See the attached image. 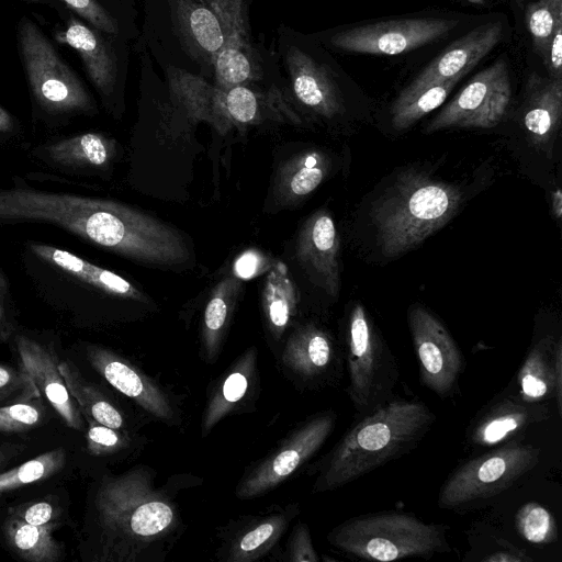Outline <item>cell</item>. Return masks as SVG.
Masks as SVG:
<instances>
[{
	"label": "cell",
	"instance_id": "obj_51",
	"mask_svg": "<svg viewBox=\"0 0 562 562\" xmlns=\"http://www.w3.org/2000/svg\"><path fill=\"white\" fill-rule=\"evenodd\" d=\"M552 212H553V215L558 220L561 218V215H562V194H561V190L560 189H557L552 193Z\"/></svg>",
	"mask_w": 562,
	"mask_h": 562
},
{
	"label": "cell",
	"instance_id": "obj_37",
	"mask_svg": "<svg viewBox=\"0 0 562 562\" xmlns=\"http://www.w3.org/2000/svg\"><path fill=\"white\" fill-rule=\"evenodd\" d=\"M54 417L56 414L42 397L8 404L0 407V434L31 432L46 426Z\"/></svg>",
	"mask_w": 562,
	"mask_h": 562
},
{
	"label": "cell",
	"instance_id": "obj_9",
	"mask_svg": "<svg viewBox=\"0 0 562 562\" xmlns=\"http://www.w3.org/2000/svg\"><path fill=\"white\" fill-rule=\"evenodd\" d=\"M541 450L514 439L460 464L439 490L441 509L465 512L493 498L532 471Z\"/></svg>",
	"mask_w": 562,
	"mask_h": 562
},
{
	"label": "cell",
	"instance_id": "obj_24",
	"mask_svg": "<svg viewBox=\"0 0 562 562\" xmlns=\"http://www.w3.org/2000/svg\"><path fill=\"white\" fill-rule=\"evenodd\" d=\"M519 395L524 401L554 400L562 413V338L546 336L532 345L518 372Z\"/></svg>",
	"mask_w": 562,
	"mask_h": 562
},
{
	"label": "cell",
	"instance_id": "obj_7",
	"mask_svg": "<svg viewBox=\"0 0 562 562\" xmlns=\"http://www.w3.org/2000/svg\"><path fill=\"white\" fill-rule=\"evenodd\" d=\"M19 42L34 113L52 125H60L95 112L85 85L29 19L19 25Z\"/></svg>",
	"mask_w": 562,
	"mask_h": 562
},
{
	"label": "cell",
	"instance_id": "obj_28",
	"mask_svg": "<svg viewBox=\"0 0 562 562\" xmlns=\"http://www.w3.org/2000/svg\"><path fill=\"white\" fill-rule=\"evenodd\" d=\"M57 526H36L25 522L8 508L0 522V540L16 558L30 562H57L65 549L53 535Z\"/></svg>",
	"mask_w": 562,
	"mask_h": 562
},
{
	"label": "cell",
	"instance_id": "obj_17",
	"mask_svg": "<svg viewBox=\"0 0 562 562\" xmlns=\"http://www.w3.org/2000/svg\"><path fill=\"white\" fill-rule=\"evenodd\" d=\"M550 407L520 397H504L479 413L469 425L467 447L473 450L492 449L517 439L529 426L549 419Z\"/></svg>",
	"mask_w": 562,
	"mask_h": 562
},
{
	"label": "cell",
	"instance_id": "obj_46",
	"mask_svg": "<svg viewBox=\"0 0 562 562\" xmlns=\"http://www.w3.org/2000/svg\"><path fill=\"white\" fill-rule=\"evenodd\" d=\"M543 64L549 77L562 78V19L554 26Z\"/></svg>",
	"mask_w": 562,
	"mask_h": 562
},
{
	"label": "cell",
	"instance_id": "obj_10",
	"mask_svg": "<svg viewBox=\"0 0 562 562\" xmlns=\"http://www.w3.org/2000/svg\"><path fill=\"white\" fill-rule=\"evenodd\" d=\"M510 97L508 65L498 58L458 92L427 125L426 132L451 127L491 128L504 117Z\"/></svg>",
	"mask_w": 562,
	"mask_h": 562
},
{
	"label": "cell",
	"instance_id": "obj_53",
	"mask_svg": "<svg viewBox=\"0 0 562 562\" xmlns=\"http://www.w3.org/2000/svg\"><path fill=\"white\" fill-rule=\"evenodd\" d=\"M517 2H518V3H521V2H522V0H517Z\"/></svg>",
	"mask_w": 562,
	"mask_h": 562
},
{
	"label": "cell",
	"instance_id": "obj_3",
	"mask_svg": "<svg viewBox=\"0 0 562 562\" xmlns=\"http://www.w3.org/2000/svg\"><path fill=\"white\" fill-rule=\"evenodd\" d=\"M21 262L37 295L70 315L74 323L81 322L97 299L146 302V296L120 274L52 245L26 241Z\"/></svg>",
	"mask_w": 562,
	"mask_h": 562
},
{
	"label": "cell",
	"instance_id": "obj_35",
	"mask_svg": "<svg viewBox=\"0 0 562 562\" xmlns=\"http://www.w3.org/2000/svg\"><path fill=\"white\" fill-rule=\"evenodd\" d=\"M463 77L429 83L422 87H406L391 108V123L397 131L412 126L419 119L439 108Z\"/></svg>",
	"mask_w": 562,
	"mask_h": 562
},
{
	"label": "cell",
	"instance_id": "obj_34",
	"mask_svg": "<svg viewBox=\"0 0 562 562\" xmlns=\"http://www.w3.org/2000/svg\"><path fill=\"white\" fill-rule=\"evenodd\" d=\"M240 289L237 278L228 276L213 289L203 316L202 341L206 361L217 358L222 340Z\"/></svg>",
	"mask_w": 562,
	"mask_h": 562
},
{
	"label": "cell",
	"instance_id": "obj_4",
	"mask_svg": "<svg viewBox=\"0 0 562 562\" xmlns=\"http://www.w3.org/2000/svg\"><path fill=\"white\" fill-rule=\"evenodd\" d=\"M461 201L452 184L417 170L400 173L371 209L382 254L393 258L416 247L454 216Z\"/></svg>",
	"mask_w": 562,
	"mask_h": 562
},
{
	"label": "cell",
	"instance_id": "obj_1",
	"mask_svg": "<svg viewBox=\"0 0 562 562\" xmlns=\"http://www.w3.org/2000/svg\"><path fill=\"white\" fill-rule=\"evenodd\" d=\"M146 467L98 476L88 491L79 551L91 562L161 559L180 531V513Z\"/></svg>",
	"mask_w": 562,
	"mask_h": 562
},
{
	"label": "cell",
	"instance_id": "obj_45",
	"mask_svg": "<svg viewBox=\"0 0 562 562\" xmlns=\"http://www.w3.org/2000/svg\"><path fill=\"white\" fill-rule=\"evenodd\" d=\"M16 331L18 322L9 280L0 268V344L12 338Z\"/></svg>",
	"mask_w": 562,
	"mask_h": 562
},
{
	"label": "cell",
	"instance_id": "obj_33",
	"mask_svg": "<svg viewBox=\"0 0 562 562\" xmlns=\"http://www.w3.org/2000/svg\"><path fill=\"white\" fill-rule=\"evenodd\" d=\"M262 306L270 333L279 339L297 311L296 290L286 267L277 262L270 268L263 283Z\"/></svg>",
	"mask_w": 562,
	"mask_h": 562
},
{
	"label": "cell",
	"instance_id": "obj_26",
	"mask_svg": "<svg viewBox=\"0 0 562 562\" xmlns=\"http://www.w3.org/2000/svg\"><path fill=\"white\" fill-rule=\"evenodd\" d=\"M164 69L171 101L186 114L223 130L233 124L223 109L221 89L213 82L172 66Z\"/></svg>",
	"mask_w": 562,
	"mask_h": 562
},
{
	"label": "cell",
	"instance_id": "obj_38",
	"mask_svg": "<svg viewBox=\"0 0 562 562\" xmlns=\"http://www.w3.org/2000/svg\"><path fill=\"white\" fill-rule=\"evenodd\" d=\"M517 532L533 546H547L558 540V525L554 516L536 502L524 504L515 515Z\"/></svg>",
	"mask_w": 562,
	"mask_h": 562
},
{
	"label": "cell",
	"instance_id": "obj_36",
	"mask_svg": "<svg viewBox=\"0 0 562 562\" xmlns=\"http://www.w3.org/2000/svg\"><path fill=\"white\" fill-rule=\"evenodd\" d=\"M217 15L223 31L224 44L222 47L254 52L250 40L248 19V3L246 0H205Z\"/></svg>",
	"mask_w": 562,
	"mask_h": 562
},
{
	"label": "cell",
	"instance_id": "obj_49",
	"mask_svg": "<svg viewBox=\"0 0 562 562\" xmlns=\"http://www.w3.org/2000/svg\"><path fill=\"white\" fill-rule=\"evenodd\" d=\"M485 562H526L532 561V558L528 557L526 552L521 549H518L510 543L505 542L497 550L488 553L485 558L482 559Z\"/></svg>",
	"mask_w": 562,
	"mask_h": 562
},
{
	"label": "cell",
	"instance_id": "obj_31",
	"mask_svg": "<svg viewBox=\"0 0 562 562\" xmlns=\"http://www.w3.org/2000/svg\"><path fill=\"white\" fill-rule=\"evenodd\" d=\"M256 360V350H247L215 387L202 418L203 437L246 396L255 373Z\"/></svg>",
	"mask_w": 562,
	"mask_h": 562
},
{
	"label": "cell",
	"instance_id": "obj_12",
	"mask_svg": "<svg viewBox=\"0 0 562 562\" xmlns=\"http://www.w3.org/2000/svg\"><path fill=\"white\" fill-rule=\"evenodd\" d=\"M337 414L325 411L308 418L271 454L251 468L236 487L240 499L270 491L307 462L334 431Z\"/></svg>",
	"mask_w": 562,
	"mask_h": 562
},
{
	"label": "cell",
	"instance_id": "obj_21",
	"mask_svg": "<svg viewBox=\"0 0 562 562\" xmlns=\"http://www.w3.org/2000/svg\"><path fill=\"white\" fill-rule=\"evenodd\" d=\"M341 357L331 335L308 323L290 335L282 362L296 376L316 382L335 379L341 369Z\"/></svg>",
	"mask_w": 562,
	"mask_h": 562
},
{
	"label": "cell",
	"instance_id": "obj_15",
	"mask_svg": "<svg viewBox=\"0 0 562 562\" xmlns=\"http://www.w3.org/2000/svg\"><path fill=\"white\" fill-rule=\"evenodd\" d=\"M12 338L19 366L31 378L59 422L76 432L85 434L86 419L59 372L60 358L53 344L26 331H16Z\"/></svg>",
	"mask_w": 562,
	"mask_h": 562
},
{
	"label": "cell",
	"instance_id": "obj_30",
	"mask_svg": "<svg viewBox=\"0 0 562 562\" xmlns=\"http://www.w3.org/2000/svg\"><path fill=\"white\" fill-rule=\"evenodd\" d=\"M59 372L85 419H92L127 434L122 412L94 383L88 381L68 359H59Z\"/></svg>",
	"mask_w": 562,
	"mask_h": 562
},
{
	"label": "cell",
	"instance_id": "obj_50",
	"mask_svg": "<svg viewBox=\"0 0 562 562\" xmlns=\"http://www.w3.org/2000/svg\"><path fill=\"white\" fill-rule=\"evenodd\" d=\"M19 130L16 120L0 106V143L7 142L10 137H16Z\"/></svg>",
	"mask_w": 562,
	"mask_h": 562
},
{
	"label": "cell",
	"instance_id": "obj_13",
	"mask_svg": "<svg viewBox=\"0 0 562 562\" xmlns=\"http://www.w3.org/2000/svg\"><path fill=\"white\" fill-rule=\"evenodd\" d=\"M278 52L288 76L289 89L304 108L325 119L344 112V102L334 72L290 31L279 30Z\"/></svg>",
	"mask_w": 562,
	"mask_h": 562
},
{
	"label": "cell",
	"instance_id": "obj_52",
	"mask_svg": "<svg viewBox=\"0 0 562 562\" xmlns=\"http://www.w3.org/2000/svg\"><path fill=\"white\" fill-rule=\"evenodd\" d=\"M465 1H469L471 3H474V4H484V0H465Z\"/></svg>",
	"mask_w": 562,
	"mask_h": 562
},
{
	"label": "cell",
	"instance_id": "obj_42",
	"mask_svg": "<svg viewBox=\"0 0 562 562\" xmlns=\"http://www.w3.org/2000/svg\"><path fill=\"white\" fill-rule=\"evenodd\" d=\"M87 430L86 450L92 457H106L115 454L127 448L130 437L127 434L110 428L92 419H86Z\"/></svg>",
	"mask_w": 562,
	"mask_h": 562
},
{
	"label": "cell",
	"instance_id": "obj_19",
	"mask_svg": "<svg viewBox=\"0 0 562 562\" xmlns=\"http://www.w3.org/2000/svg\"><path fill=\"white\" fill-rule=\"evenodd\" d=\"M81 449L59 445L0 472V506L19 492H40L57 488L79 468Z\"/></svg>",
	"mask_w": 562,
	"mask_h": 562
},
{
	"label": "cell",
	"instance_id": "obj_43",
	"mask_svg": "<svg viewBox=\"0 0 562 562\" xmlns=\"http://www.w3.org/2000/svg\"><path fill=\"white\" fill-rule=\"evenodd\" d=\"M35 397L42 396L31 378L20 366L15 368L0 363V407Z\"/></svg>",
	"mask_w": 562,
	"mask_h": 562
},
{
	"label": "cell",
	"instance_id": "obj_27",
	"mask_svg": "<svg viewBox=\"0 0 562 562\" xmlns=\"http://www.w3.org/2000/svg\"><path fill=\"white\" fill-rule=\"evenodd\" d=\"M296 508L251 518L238 527L223 544V560L251 562L267 554L286 530Z\"/></svg>",
	"mask_w": 562,
	"mask_h": 562
},
{
	"label": "cell",
	"instance_id": "obj_47",
	"mask_svg": "<svg viewBox=\"0 0 562 562\" xmlns=\"http://www.w3.org/2000/svg\"><path fill=\"white\" fill-rule=\"evenodd\" d=\"M34 450V445L18 441L0 442V472H3L15 464L26 460V457Z\"/></svg>",
	"mask_w": 562,
	"mask_h": 562
},
{
	"label": "cell",
	"instance_id": "obj_23",
	"mask_svg": "<svg viewBox=\"0 0 562 562\" xmlns=\"http://www.w3.org/2000/svg\"><path fill=\"white\" fill-rule=\"evenodd\" d=\"M115 154V140L95 132L47 142L32 150V155L46 166L72 175L103 170Z\"/></svg>",
	"mask_w": 562,
	"mask_h": 562
},
{
	"label": "cell",
	"instance_id": "obj_11",
	"mask_svg": "<svg viewBox=\"0 0 562 562\" xmlns=\"http://www.w3.org/2000/svg\"><path fill=\"white\" fill-rule=\"evenodd\" d=\"M408 326L420 382L438 397H451L465 368L458 344L439 318L424 306L409 308Z\"/></svg>",
	"mask_w": 562,
	"mask_h": 562
},
{
	"label": "cell",
	"instance_id": "obj_44",
	"mask_svg": "<svg viewBox=\"0 0 562 562\" xmlns=\"http://www.w3.org/2000/svg\"><path fill=\"white\" fill-rule=\"evenodd\" d=\"M288 560L291 562H318L306 524L297 522L292 531L288 547Z\"/></svg>",
	"mask_w": 562,
	"mask_h": 562
},
{
	"label": "cell",
	"instance_id": "obj_2",
	"mask_svg": "<svg viewBox=\"0 0 562 562\" xmlns=\"http://www.w3.org/2000/svg\"><path fill=\"white\" fill-rule=\"evenodd\" d=\"M435 422L436 415L424 402L393 396L361 416L315 464L313 493L339 488L408 454Z\"/></svg>",
	"mask_w": 562,
	"mask_h": 562
},
{
	"label": "cell",
	"instance_id": "obj_16",
	"mask_svg": "<svg viewBox=\"0 0 562 562\" xmlns=\"http://www.w3.org/2000/svg\"><path fill=\"white\" fill-rule=\"evenodd\" d=\"M57 38L77 52L104 104H112L126 75V60H123L115 41L119 36L105 34L82 20L69 16Z\"/></svg>",
	"mask_w": 562,
	"mask_h": 562
},
{
	"label": "cell",
	"instance_id": "obj_20",
	"mask_svg": "<svg viewBox=\"0 0 562 562\" xmlns=\"http://www.w3.org/2000/svg\"><path fill=\"white\" fill-rule=\"evenodd\" d=\"M339 236L331 216L324 210L304 223L297 238L296 258L311 279L330 296L339 291Z\"/></svg>",
	"mask_w": 562,
	"mask_h": 562
},
{
	"label": "cell",
	"instance_id": "obj_25",
	"mask_svg": "<svg viewBox=\"0 0 562 562\" xmlns=\"http://www.w3.org/2000/svg\"><path fill=\"white\" fill-rule=\"evenodd\" d=\"M562 117V78L542 77L532 72L527 80L524 125L533 146H551Z\"/></svg>",
	"mask_w": 562,
	"mask_h": 562
},
{
	"label": "cell",
	"instance_id": "obj_8",
	"mask_svg": "<svg viewBox=\"0 0 562 562\" xmlns=\"http://www.w3.org/2000/svg\"><path fill=\"white\" fill-rule=\"evenodd\" d=\"M345 359L348 395L360 417L394 396L400 378L396 358L361 303H356L348 316Z\"/></svg>",
	"mask_w": 562,
	"mask_h": 562
},
{
	"label": "cell",
	"instance_id": "obj_48",
	"mask_svg": "<svg viewBox=\"0 0 562 562\" xmlns=\"http://www.w3.org/2000/svg\"><path fill=\"white\" fill-rule=\"evenodd\" d=\"M266 259L255 251L245 252L235 263V273L239 278H251L260 272Z\"/></svg>",
	"mask_w": 562,
	"mask_h": 562
},
{
	"label": "cell",
	"instance_id": "obj_18",
	"mask_svg": "<svg viewBox=\"0 0 562 562\" xmlns=\"http://www.w3.org/2000/svg\"><path fill=\"white\" fill-rule=\"evenodd\" d=\"M87 359L98 374L112 387L133 400L155 418L175 424L176 409L168 395L148 376L128 361L103 347L89 345Z\"/></svg>",
	"mask_w": 562,
	"mask_h": 562
},
{
	"label": "cell",
	"instance_id": "obj_41",
	"mask_svg": "<svg viewBox=\"0 0 562 562\" xmlns=\"http://www.w3.org/2000/svg\"><path fill=\"white\" fill-rule=\"evenodd\" d=\"M29 2H59L94 29L112 35L121 36L119 20L99 0H25Z\"/></svg>",
	"mask_w": 562,
	"mask_h": 562
},
{
	"label": "cell",
	"instance_id": "obj_39",
	"mask_svg": "<svg viewBox=\"0 0 562 562\" xmlns=\"http://www.w3.org/2000/svg\"><path fill=\"white\" fill-rule=\"evenodd\" d=\"M562 19V0H538L526 7L525 20L532 46L542 61L558 20Z\"/></svg>",
	"mask_w": 562,
	"mask_h": 562
},
{
	"label": "cell",
	"instance_id": "obj_32",
	"mask_svg": "<svg viewBox=\"0 0 562 562\" xmlns=\"http://www.w3.org/2000/svg\"><path fill=\"white\" fill-rule=\"evenodd\" d=\"M328 170L326 156L310 150L286 161L280 169L276 191L283 203H292L308 195L323 181Z\"/></svg>",
	"mask_w": 562,
	"mask_h": 562
},
{
	"label": "cell",
	"instance_id": "obj_14",
	"mask_svg": "<svg viewBox=\"0 0 562 562\" xmlns=\"http://www.w3.org/2000/svg\"><path fill=\"white\" fill-rule=\"evenodd\" d=\"M457 25V20L440 18L381 21L337 32L329 44L348 53L400 55L442 37Z\"/></svg>",
	"mask_w": 562,
	"mask_h": 562
},
{
	"label": "cell",
	"instance_id": "obj_29",
	"mask_svg": "<svg viewBox=\"0 0 562 562\" xmlns=\"http://www.w3.org/2000/svg\"><path fill=\"white\" fill-rule=\"evenodd\" d=\"M221 92L223 109L232 123L254 124L281 114L297 121L278 86L265 90L247 83L221 89Z\"/></svg>",
	"mask_w": 562,
	"mask_h": 562
},
{
	"label": "cell",
	"instance_id": "obj_5",
	"mask_svg": "<svg viewBox=\"0 0 562 562\" xmlns=\"http://www.w3.org/2000/svg\"><path fill=\"white\" fill-rule=\"evenodd\" d=\"M145 14V45L158 63L213 82L214 60L225 37L205 0H146Z\"/></svg>",
	"mask_w": 562,
	"mask_h": 562
},
{
	"label": "cell",
	"instance_id": "obj_40",
	"mask_svg": "<svg viewBox=\"0 0 562 562\" xmlns=\"http://www.w3.org/2000/svg\"><path fill=\"white\" fill-rule=\"evenodd\" d=\"M65 506L61 495L53 490L35 499L13 504L8 509L31 525L61 527L67 514Z\"/></svg>",
	"mask_w": 562,
	"mask_h": 562
},
{
	"label": "cell",
	"instance_id": "obj_22",
	"mask_svg": "<svg viewBox=\"0 0 562 562\" xmlns=\"http://www.w3.org/2000/svg\"><path fill=\"white\" fill-rule=\"evenodd\" d=\"M502 37L503 24L499 21L471 30L434 58L408 87L416 88L464 77L501 42Z\"/></svg>",
	"mask_w": 562,
	"mask_h": 562
},
{
	"label": "cell",
	"instance_id": "obj_6",
	"mask_svg": "<svg viewBox=\"0 0 562 562\" xmlns=\"http://www.w3.org/2000/svg\"><path fill=\"white\" fill-rule=\"evenodd\" d=\"M449 526L425 522L413 513L384 512L351 517L327 535L333 548L366 561L430 559L451 551Z\"/></svg>",
	"mask_w": 562,
	"mask_h": 562
}]
</instances>
